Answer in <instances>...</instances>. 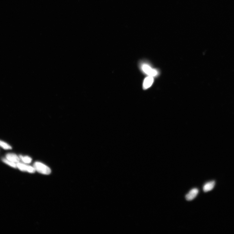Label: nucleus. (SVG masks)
Instances as JSON below:
<instances>
[{
  "label": "nucleus",
  "mask_w": 234,
  "mask_h": 234,
  "mask_svg": "<svg viewBox=\"0 0 234 234\" xmlns=\"http://www.w3.org/2000/svg\"><path fill=\"white\" fill-rule=\"evenodd\" d=\"M34 167L36 171L41 174L49 175L51 174V170L50 168L39 162H35L34 165Z\"/></svg>",
  "instance_id": "1"
},
{
  "label": "nucleus",
  "mask_w": 234,
  "mask_h": 234,
  "mask_svg": "<svg viewBox=\"0 0 234 234\" xmlns=\"http://www.w3.org/2000/svg\"><path fill=\"white\" fill-rule=\"evenodd\" d=\"M142 69L143 72L149 76L154 77L158 75V71L147 64H144L142 65Z\"/></svg>",
  "instance_id": "2"
},
{
  "label": "nucleus",
  "mask_w": 234,
  "mask_h": 234,
  "mask_svg": "<svg viewBox=\"0 0 234 234\" xmlns=\"http://www.w3.org/2000/svg\"><path fill=\"white\" fill-rule=\"evenodd\" d=\"M17 167L20 170L23 171H27L31 173H35L36 171L34 167L27 165L25 164L19 162L17 163Z\"/></svg>",
  "instance_id": "3"
},
{
  "label": "nucleus",
  "mask_w": 234,
  "mask_h": 234,
  "mask_svg": "<svg viewBox=\"0 0 234 234\" xmlns=\"http://www.w3.org/2000/svg\"><path fill=\"white\" fill-rule=\"evenodd\" d=\"M199 192L197 188H194L191 190L189 193L186 195V198L187 201H190L193 200L196 198Z\"/></svg>",
  "instance_id": "4"
},
{
  "label": "nucleus",
  "mask_w": 234,
  "mask_h": 234,
  "mask_svg": "<svg viewBox=\"0 0 234 234\" xmlns=\"http://www.w3.org/2000/svg\"><path fill=\"white\" fill-rule=\"evenodd\" d=\"M153 77L149 76L144 80L143 87L144 89H147L151 87L154 82Z\"/></svg>",
  "instance_id": "5"
},
{
  "label": "nucleus",
  "mask_w": 234,
  "mask_h": 234,
  "mask_svg": "<svg viewBox=\"0 0 234 234\" xmlns=\"http://www.w3.org/2000/svg\"><path fill=\"white\" fill-rule=\"evenodd\" d=\"M215 185V182L212 181L208 182L204 185L203 187V191L206 192L212 190Z\"/></svg>",
  "instance_id": "6"
},
{
  "label": "nucleus",
  "mask_w": 234,
  "mask_h": 234,
  "mask_svg": "<svg viewBox=\"0 0 234 234\" xmlns=\"http://www.w3.org/2000/svg\"><path fill=\"white\" fill-rule=\"evenodd\" d=\"M6 158L9 161L15 163H18L20 161V159L16 154L13 153H9L6 155Z\"/></svg>",
  "instance_id": "7"
},
{
  "label": "nucleus",
  "mask_w": 234,
  "mask_h": 234,
  "mask_svg": "<svg viewBox=\"0 0 234 234\" xmlns=\"http://www.w3.org/2000/svg\"><path fill=\"white\" fill-rule=\"evenodd\" d=\"M2 161L5 164H6L10 166L13 167L14 168H16L17 167V164L5 158H3L2 159Z\"/></svg>",
  "instance_id": "8"
},
{
  "label": "nucleus",
  "mask_w": 234,
  "mask_h": 234,
  "mask_svg": "<svg viewBox=\"0 0 234 234\" xmlns=\"http://www.w3.org/2000/svg\"><path fill=\"white\" fill-rule=\"evenodd\" d=\"M0 146L5 150H10L12 149V147L10 145L1 140H0Z\"/></svg>",
  "instance_id": "9"
},
{
  "label": "nucleus",
  "mask_w": 234,
  "mask_h": 234,
  "mask_svg": "<svg viewBox=\"0 0 234 234\" xmlns=\"http://www.w3.org/2000/svg\"><path fill=\"white\" fill-rule=\"evenodd\" d=\"M20 158L22 161L24 163L27 164H29L31 163L32 162V158L30 157H27V156H26V157H23L22 155H20Z\"/></svg>",
  "instance_id": "10"
}]
</instances>
